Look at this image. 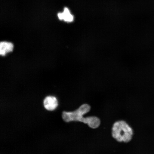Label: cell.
<instances>
[{"instance_id": "obj_1", "label": "cell", "mask_w": 154, "mask_h": 154, "mask_svg": "<svg viewBox=\"0 0 154 154\" xmlns=\"http://www.w3.org/2000/svg\"><path fill=\"white\" fill-rule=\"evenodd\" d=\"M91 107L88 104H84L72 112H63V118L66 122L79 121L87 124L90 128H97L101 124V121L98 117L94 116L85 117L84 116L89 112Z\"/></svg>"}, {"instance_id": "obj_2", "label": "cell", "mask_w": 154, "mask_h": 154, "mask_svg": "<svg viewBox=\"0 0 154 154\" xmlns=\"http://www.w3.org/2000/svg\"><path fill=\"white\" fill-rule=\"evenodd\" d=\"M111 134L113 138L117 142L128 143L132 139L134 131L126 121L119 120L113 125Z\"/></svg>"}, {"instance_id": "obj_3", "label": "cell", "mask_w": 154, "mask_h": 154, "mask_svg": "<svg viewBox=\"0 0 154 154\" xmlns=\"http://www.w3.org/2000/svg\"><path fill=\"white\" fill-rule=\"evenodd\" d=\"M44 107L47 110L50 111H53L57 106V99L54 96H47L44 100Z\"/></svg>"}, {"instance_id": "obj_4", "label": "cell", "mask_w": 154, "mask_h": 154, "mask_svg": "<svg viewBox=\"0 0 154 154\" xmlns=\"http://www.w3.org/2000/svg\"><path fill=\"white\" fill-rule=\"evenodd\" d=\"M13 49V45L10 42H2L0 43V54L2 56L12 51Z\"/></svg>"}, {"instance_id": "obj_5", "label": "cell", "mask_w": 154, "mask_h": 154, "mask_svg": "<svg viewBox=\"0 0 154 154\" xmlns=\"http://www.w3.org/2000/svg\"><path fill=\"white\" fill-rule=\"evenodd\" d=\"M57 16L60 20H63L65 22H72L74 20V16L71 14L70 11L67 8H65L63 12L58 13Z\"/></svg>"}]
</instances>
